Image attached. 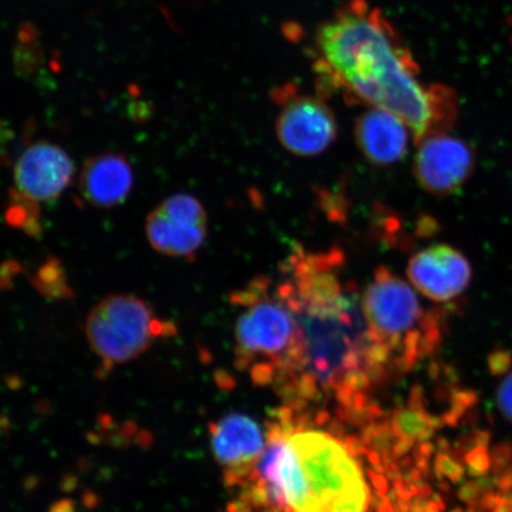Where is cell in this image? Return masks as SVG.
Returning a JSON list of instances; mask_svg holds the SVG:
<instances>
[{
    "label": "cell",
    "instance_id": "obj_1",
    "mask_svg": "<svg viewBox=\"0 0 512 512\" xmlns=\"http://www.w3.org/2000/svg\"><path fill=\"white\" fill-rule=\"evenodd\" d=\"M344 266L338 247L302 246H294L280 266L275 291L296 319L299 342L277 389L285 403L328 402L342 418L358 422L374 411V394L396 373L370 334L361 292L344 277Z\"/></svg>",
    "mask_w": 512,
    "mask_h": 512
},
{
    "label": "cell",
    "instance_id": "obj_9",
    "mask_svg": "<svg viewBox=\"0 0 512 512\" xmlns=\"http://www.w3.org/2000/svg\"><path fill=\"white\" fill-rule=\"evenodd\" d=\"M416 146L413 174L428 194L441 198L456 195L475 172V149L463 139L439 133Z\"/></svg>",
    "mask_w": 512,
    "mask_h": 512
},
{
    "label": "cell",
    "instance_id": "obj_16",
    "mask_svg": "<svg viewBox=\"0 0 512 512\" xmlns=\"http://www.w3.org/2000/svg\"><path fill=\"white\" fill-rule=\"evenodd\" d=\"M36 284L40 291L50 297L61 298L68 296L66 278L56 260H49L37 274Z\"/></svg>",
    "mask_w": 512,
    "mask_h": 512
},
{
    "label": "cell",
    "instance_id": "obj_13",
    "mask_svg": "<svg viewBox=\"0 0 512 512\" xmlns=\"http://www.w3.org/2000/svg\"><path fill=\"white\" fill-rule=\"evenodd\" d=\"M134 172L130 160L121 153L105 152L87 160L79 176V192L88 206L112 209L130 196Z\"/></svg>",
    "mask_w": 512,
    "mask_h": 512
},
{
    "label": "cell",
    "instance_id": "obj_19",
    "mask_svg": "<svg viewBox=\"0 0 512 512\" xmlns=\"http://www.w3.org/2000/svg\"><path fill=\"white\" fill-rule=\"evenodd\" d=\"M48 512H78V509L73 499L61 498L50 505Z\"/></svg>",
    "mask_w": 512,
    "mask_h": 512
},
{
    "label": "cell",
    "instance_id": "obj_5",
    "mask_svg": "<svg viewBox=\"0 0 512 512\" xmlns=\"http://www.w3.org/2000/svg\"><path fill=\"white\" fill-rule=\"evenodd\" d=\"M236 307L235 363L258 386L277 388L296 356L299 330L293 313L275 291V283L259 275L230 294Z\"/></svg>",
    "mask_w": 512,
    "mask_h": 512
},
{
    "label": "cell",
    "instance_id": "obj_4",
    "mask_svg": "<svg viewBox=\"0 0 512 512\" xmlns=\"http://www.w3.org/2000/svg\"><path fill=\"white\" fill-rule=\"evenodd\" d=\"M364 318L387 352L396 375L437 352L446 332V307H426L414 287L386 266L377 267L361 292Z\"/></svg>",
    "mask_w": 512,
    "mask_h": 512
},
{
    "label": "cell",
    "instance_id": "obj_14",
    "mask_svg": "<svg viewBox=\"0 0 512 512\" xmlns=\"http://www.w3.org/2000/svg\"><path fill=\"white\" fill-rule=\"evenodd\" d=\"M409 133L411 131L400 118L375 107L363 112L354 127L358 149L369 163L376 166H389L405 159Z\"/></svg>",
    "mask_w": 512,
    "mask_h": 512
},
{
    "label": "cell",
    "instance_id": "obj_12",
    "mask_svg": "<svg viewBox=\"0 0 512 512\" xmlns=\"http://www.w3.org/2000/svg\"><path fill=\"white\" fill-rule=\"evenodd\" d=\"M73 159L59 145L37 142L25 149L14 169L15 191L32 203L57 200L72 184Z\"/></svg>",
    "mask_w": 512,
    "mask_h": 512
},
{
    "label": "cell",
    "instance_id": "obj_10",
    "mask_svg": "<svg viewBox=\"0 0 512 512\" xmlns=\"http://www.w3.org/2000/svg\"><path fill=\"white\" fill-rule=\"evenodd\" d=\"M210 446L230 489H241L259 463L267 445V432L251 416L230 413L211 422Z\"/></svg>",
    "mask_w": 512,
    "mask_h": 512
},
{
    "label": "cell",
    "instance_id": "obj_17",
    "mask_svg": "<svg viewBox=\"0 0 512 512\" xmlns=\"http://www.w3.org/2000/svg\"><path fill=\"white\" fill-rule=\"evenodd\" d=\"M497 405L505 419L512 422V371L497 390Z\"/></svg>",
    "mask_w": 512,
    "mask_h": 512
},
{
    "label": "cell",
    "instance_id": "obj_15",
    "mask_svg": "<svg viewBox=\"0 0 512 512\" xmlns=\"http://www.w3.org/2000/svg\"><path fill=\"white\" fill-rule=\"evenodd\" d=\"M6 219L12 226L25 230L30 235H37L41 230L40 217H38V204L11 191V204L6 211Z\"/></svg>",
    "mask_w": 512,
    "mask_h": 512
},
{
    "label": "cell",
    "instance_id": "obj_7",
    "mask_svg": "<svg viewBox=\"0 0 512 512\" xmlns=\"http://www.w3.org/2000/svg\"><path fill=\"white\" fill-rule=\"evenodd\" d=\"M273 96L280 107L275 134L287 152L316 157L336 142V115L322 96L299 93L294 86L278 88Z\"/></svg>",
    "mask_w": 512,
    "mask_h": 512
},
{
    "label": "cell",
    "instance_id": "obj_2",
    "mask_svg": "<svg viewBox=\"0 0 512 512\" xmlns=\"http://www.w3.org/2000/svg\"><path fill=\"white\" fill-rule=\"evenodd\" d=\"M349 421L328 409L285 405L233 507L238 512H399L412 486Z\"/></svg>",
    "mask_w": 512,
    "mask_h": 512
},
{
    "label": "cell",
    "instance_id": "obj_18",
    "mask_svg": "<svg viewBox=\"0 0 512 512\" xmlns=\"http://www.w3.org/2000/svg\"><path fill=\"white\" fill-rule=\"evenodd\" d=\"M490 369L494 374H503L511 366V355L508 351L497 350L489 358Z\"/></svg>",
    "mask_w": 512,
    "mask_h": 512
},
{
    "label": "cell",
    "instance_id": "obj_6",
    "mask_svg": "<svg viewBox=\"0 0 512 512\" xmlns=\"http://www.w3.org/2000/svg\"><path fill=\"white\" fill-rule=\"evenodd\" d=\"M85 325L102 376L137 360L159 339L177 334L174 323L159 318L150 303L131 294H113L100 300L89 311Z\"/></svg>",
    "mask_w": 512,
    "mask_h": 512
},
{
    "label": "cell",
    "instance_id": "obj_8",
    "mask_svg": "<svg viewBox=\"0 0 512 512\" xmlns=\"http://www.w3.org/2000/svg\"><path fill=\"white\" fill-rule=\"evenodd\" d=\"M145 234L158 253L190 261L207 240V210L195 196L172 195L147 216Z\"/></svg>",
    "mask_w": 512,
    "mask_h": 512
},
{
    "label": "cell",
    "instance_id": "obj_11",
    "mask_svg": "<svg viewBox=\"0 0 512 512\" xmlns=\"http://www.w3.org/2000/svg\"><path fill=\"white\" fill-rule=\"evenodd\" d=\"M407 278L415 291L433 303L454 304L471 284L472 267L457 248L438 243L409 259Z\"/></svg>",
    "mask_w": 512,
    "mask_h": 512
},
{
    "label": "cell",
    "instance_id": "obj_3",
    "mask_svg": "<svg viewBox=\"0 0 512 512\" xmlns=\"http://www.w3.org/2000/svg\"><path fill=\"white\" fill-rule=\"evenodd\" d=\"M322 94L393 113L414 144L456 124L458 96L451 87L426 86L420 68L383 12L368 0H350L318 28L313 43Z\"/></svg>",
    "mask_w": 512,
    "mask_h": 512
}]
</instances>
